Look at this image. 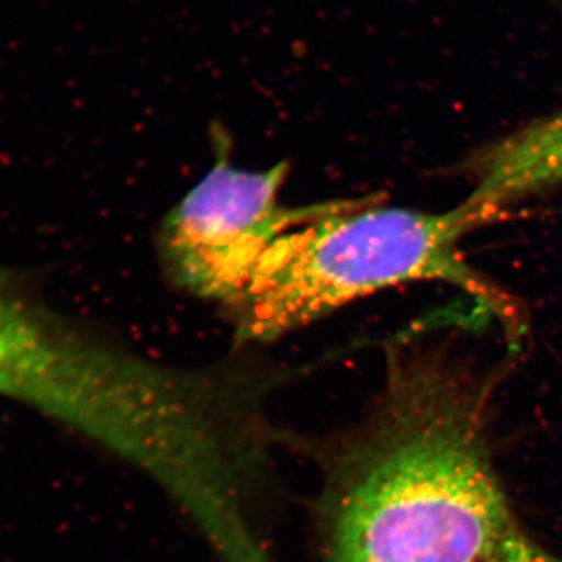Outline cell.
Segmentation results:
<instances>
[{"label": "cell", "mask_w": 562, "mask_h": 562, "mask_svg": "<svg viewBox=\"0 0 562 562\" xmlns=\"http://www.w3.org/2000/svg\"><path fill=\"white\" fill-rule=\"evenodd\" d=\"M140 355L41 308L0 277V395L101 439L143 387Z\"/></svg>", "instance_id": "4"}, {"label": "cell", "mask_w": 562, "mask_h": 562, "mask_svg": "<svg viewBox=\"0 0 562 562\" xmlns=\"http://www.w3.org/2000/svg\"><path fill=\"white\" fill-rule=\"evenodd\" d=\"M384 353L372 412L322 457L325 562H497L517 528L491 452L505 371L425 327Z\"/></svg>", "instance_id": "1"}, {"label": "cell", "mask_w": 562, "mask_h": 562, "mask_svg": "<svg viewBox=\"0 0 562 562\" xmlns=\"http://www.w3.org/2000/svg\"><path fill=\"white\" fill-rule=\"evenodd\" d=\"M286 162L266 171L235 168L225 151L168 214L160 232L166 273L184 291L231 305L277 239L319 220L338 201L283 205Z\"/></svg>", "instance_id": "3"}, {"label": "cell", "mask_w": 562, "mask_h": 562, "mask_svg": "<svg viewBox=\"0 0 562 562\" xmlns=\"http://www.w3.org/2000/svg\"><path fill=\"white\" fill-rule=\"evenodd\" d=\"M497 562H562V560L547 553L520 532L519 528H516L506 539Z\"/></svg>", "instance_id": "6"}, {"label": "cell", "mask_w": 562, "mask_h": 562, "mask_svg": "<svg viewBox=\"0 0 562 562\" xmlns=\"http://www.w3.org/2000/svg\"><path fill=\"white\" fill-rule=\"evenodd\" d=\"M473 190L465 202L492 222L513 203L562 181V109L487 144L465 162Z\"/></svg>", "instance_id": "5"}, {"label": "cell", "mask_w": 562, "mask_h": 562, "mask_svg": "<svg viewBox=\"0 0 562 562\" xmlns=\"http://www.w3.org/2000/svg\"><path fill=\"white\" fill-rule=\"evenodd\" d=\"M483 225L490 222L468 202L430 213L384 205L379 195L339 199L330 213L277 239L227 305L236 339L276 341L387 288L438 281L469 295L514 346L527 328L522 306L462 254V238Z\"/></svg>", "instance_id": "2"}]
</instances>
